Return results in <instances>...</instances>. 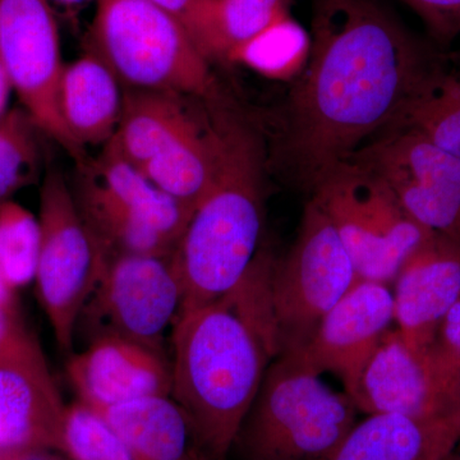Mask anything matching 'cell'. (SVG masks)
I'll return each mask as SVG.
<instances>
[{"instance_id":"obj_1","label":"cell","mask_w":460,"mask_h":460,"mask_svg":"<svg viewBox=\"0 0 460 460\" xmlns=\"http://www.w3.org/2000/svg\"><path fill=\"white\" fill-rule=\"evenodd\" d=\"M310 35L269 148L270 171L308 193L392 129L438 66L376 0H316Z\"/></svg>"},{"instance_id":"obj_2","label":"cell","mask_w":460,"mask_h":460,"mask_svg":"<svg viewBox=\"0 0 460 460\" xmlns=\"http://www.w3.org/2000/svg\"><path fill=\"white\" fill-rule=\"evenodd\" d=\"M260 253L246 278L213 304L184 311L172 332V398L186 413L208 460H226L277 356Z\"/></svg>"},{"instance_id":"obj_3","label":"cell","mask_w":460,"mask_h":460,"mask_svg":"<svg viewBox=\"0 0 460 460\" xmlns=\"http://www.w3.org/2000/svg\"><path fill=\"white\" fill-rule=\"evenodd\" d=\"M214 111V180L171 255L181 286L180 314L233 292L260 253L266 172H270L268 142L253 124L217 108V102Z\"/></svg>"},{"instance_id":"obj_4","label":"cell","mask_w":460,"mask_h":460,"mask_svg":"<svg viewBox=\"0 0 460 460\" xmlns=\"http://www.w3.org/2000/svg\"><path fill=\"white\" fill-rule=\"evenodd\" d=\"M347 393L323 383L299 350L278 354L242 422L239 460H329L357 425Z\"/></svg>"},{"instance_id":"obj_5","label":"cell","mask_w":460,"mask_h":460,"mask_svg":"<svg viewBox=\"0 0 460 460\" xmlns=\"http://www.w3.org/2000/svg\"><path fill=\"white\" fill-rule=\"evenodd\" d=\"M89 51L128 90L220 98L210 60L189 30L150 0H98Z\"/></svg>"},{"instance_id":"obj_6","label":"cell","mask_w":460,"mask_h":460,"mask_svg":"<svg viewBox=\"0 0 460 460\" xmlns=\"http://www.w3.org/2000/svg\"><path fill=\"white\" fill-rule=\"evenodd\" d=\"M310 198L328 215L359 280L389 286L434 234L405 211L385 181L353 159L323 175Z\"/></svg>"},{"instance_id":"obj_7","label":"cell","mask_w":460,"mask_h":460,"mask_svg":"<svg viewBox=\"0 0 460 460\" xmlns=\"http://www.w3.org/2000/svg\"><path fill=\"white\" fill-rule=\"evenodd\" d=\"M358 280L337 230L310 198L295 243L280 262L271 263L269 274V311L277 356L307 347L325 314Z\"/></svg>"},{"instance_id":"obj_8","label":"cell","mask_w":460,"mask_h":460,"mask_svg":"<svg viewBox=\"0 0 460 460\" xmlns=\"http://www.w3.org/2000/svg\"><path fill=\"white\" fill-rule=\"evenodd\" d=\"M39 224L38 296L58 345L69 350L78 319L98 287L108 257L84 222L62 172L45 175Z\"/></svg>"},{"instance_id":"obj_9","label":"cell","mask_w":460,"mask_h":460,"mask_svg":"<svg viewBox=\"0 0 460 460\" xmlns=\"http://www.w3.org/2000/svg\"><path fill=\"white\" fill-rule=\"evenodd\" d=\"M0 63L38 128L86 165L84 147L69 132L60 109L65 65L49 0H0Z\"/></svg>"},{"instance_id":"obj_10","label":"cell","mask_w":460,"mask_h":460,"mask_svg":"<svg viewBox=\"0 0 460 460\" xmlns=\"http://www.w3.org/2000/svg\"><path fill=\"white\" fill-rule=\"evenodd\" d=\"M349 159L385 181L420 226L460 242V157L413 129L395 128Z\"/></svg>"},{"instance_id":"obj_11","label":"cell","mask_w":460,"mask_h":460,"mask_svg":"<svg viewBox=\"0 0 460 460\" xmlns=\"http://www.w3.org/2000/svg\"><path fill=\"white\" fill-rule=\"evenodd\" d=\"M349 396L366 414L460 416V376L444 365L434 347L417 352L396 329H390L377 345Z\"/></svg>"},{"instance_id":"obj_12","label":"cell","mask_w":460,"mask_h":460,"mask_svg":"<svg viewBox=\"0 0 460 460\" xmlns=\"http://www.w3.org/2000/svg\"><path fill=\"white\" fill-rule=\"evenodd\" d=\"M93 296L105 332L160 352L163 334L181 311V286L171 256L120 255L108 260Z\"/></svg>"},{"instance_id":"obj_13","label":"cell","mask_w":460,"mask_h":460,"mask_svg":"<svg viewBox=\"0 0 460 460\" xmlns=\"http://www.w3.org/2000/svg\"><path fill=\"white\" fill-rule=\"evenodd\" d=\"M66 413L40 345L27 335L0 359V452H63Z\"/></svg>"},{"instance_id":"obj_14","label":"cell","mask_w":460,"mask_h":460,"mask_svg":"<svg viewBox=\"0 0 460 460\" xmlns=\"http://www.w3.org/2000/svg\"><path fill=\"white\" fill-rule=\"evenodd\" d=\"M393 323L394 302L387 284L358 280L325 314L299 352L320 375L330 372L341 378L349 395Z\"/></svg>"},{"instance_id":"obj_15","label":"cell","mask_w":460,"mask_h":460,"mask_svg":"<svg viewBox=\"0 0 460 460\" xmlns=\"http://www.w3.org/2000/svg\"><path fill=\"white\" fill-rule=\"evenodd\" d=\"M393 283L396 330L411 349L429 350L460 296V242L434 233Z\"/></svg>"},{"instance_id":"obj_16","label":"cell","mask_w":460,"mask_h":460,"mask_svg":"<svg viewBox=\"0 0 460 460\" xmlns=\"http://www.w3.org/2000/svg\"><path fill=\"white\" fill-rule=\"evenodd\" d=\"M66 370L80 401L93 408L172 394V367L162 353L111 332L74 354Z\"/></svg>"},{"instance_id":"obj_17","label":"cell","mask_w":460,"mask_h":460,"mask_svg":"<svg viewBox=\"0 0 460 460\" xmlns=\"http://www.w3.org/2000/svg\"><path fill=\"white\" fill-rule=\"evenodd\" d=\"M460 438V416L416 419L368 414L329 460H444Z\"/></svg>"},{"instance_id":"obj_18","label":"cell","mask_w":460,"mask_h":460,"mask_svg":"<svg viewBox=\"0 0 460 460\" xmlns=\"http://www.w3.org/2000/svg\"><path fill=\"white\" fill-rule=\"evenodd\" d=\"M95 410L137 460H208L186 413L171 395L146 396Z\"/></svg>"},{"instance_id":"obj_19","label":"cell","mask_w":460,"mask_h":460,"mask_svg":"<svg viewBox=\"0 0 460 460\" xmlns=\"http://www.w3.org/2000/svg\"><path fill=\"white\" fill-rule=\"evenodd\" d=\"M119 81L98 57L87 51L65 66L60 80V109L75 140L107 145L122 115L124 93Z\"/></svg>"},{"instance_id":"obj_20","label":"cell","mask_w":460,"mask_h":460,"mask_svg":"<svg viewBox=\"0 0 460 460\" xmlns=\"http://www.w3.org/2000/svg\"><path fill=\"white\" fill-rule=\"evenodd\" d=\"M183 98L160 91L127 90L119 124L109 142L124 159L144 171L154 157L198 122Z\"/></svg>"},{"instance_id":"obj_21","label":"cell","mask_w":460,"mask_h":460,"mask_svg":"<svg viewBox=\"0 0 460 460\" xmlns=\"http://www.w3.org/2000/svg\"><path fill=\"white\" fill-rule=\"evenodd\" d=\"M95 178L133 213L177 246L192 208L172 199L153 183L137 166L124 159L113 145H105L93 164Z\"/></svg>"},{"instance_id":"obj_22","label":"cell","mask_w":460,"mask_h":460,"mask_svg":"<svg viewBox=\"0 0 460 460\" xmlns=\"http://www.w3.org/2000/svg\"><path fill=\"white\" fill-rule=\"evenodd\" d=\"M75 201L108 259L120 255L169 257L174 251V243L115 199L95 177L84 181Z\"/></svg>"},{"instance_id":"obj_23","label":"cell","mask_w":460,"mask_h":460,"mask_svg":"<svg viewBox=\"0 0 460 460\" xmlns=\"http://www.w3.org/2000/svg\"><path fill=\"white\" fill-rule=\"evenodd\" d=\"M196 122L144 168L145 175L172 199L195 210L214 180L217 133L213 119Z\"/></svg>"},{"instance_id":"obj_24","label":"cell","mask_w":460,"mask_h":460,"mask_svg":"<svg viewBox=\"0 0 460 460\" xmlns=\"http://www.w3.org/2000/svg\"><path fill=\"white\" fill-rule=\"evenodd\" d=\"M293 0H208L198 45L210 62L233 57L272 25L290 16Z\"/></svg>"},{"instance_id":"obj_25","label":"cell","mask_w":460,"mask_h":460,"mask_svg":"<svg viewBox=\"0 0 460 460\" xmlns=\"http://www.w3.org/2000/svg\"><path fill=\"white\" fill-rule=\"evenodd\" d=\"M395 128L413 129L460 157V75L438 66L392 129Z\"/></svg>"},{"instance_id":"obj_26","label":"cell","mask_w":460,"mask_h":460,"mask_svg":"<svg viewBox=\"0 0 460 460\" xmlns=\"http://www.w3.org/2000/svg\"><path fill=\"white\" fill-rule=\"evenodd\" d=\"M310 49V32L288 16L248 42L232 63L247 66L272 80L293 81L305 68Z\"/></svg>"},{"instance_id":"obj_27","label":"cell","mask_w":460,"mask_h":460,"mask_svg":"<svg viewBox=\"0 0 460 460\" xmlns=\"http://www.w3.org/2000/svg\"><path fill=\"white\" fill-rule=\"evenodd\" d=\"M39 252V219L16 202L0 205V271L13 289L35 279Z\"/></svg>"},{"instance_id":"obj_28","label":"cell","mask_w":460,"mask_h":460,"mask_svg":"<svg viewBox=\"0 0 460 460\" xmlns=\"http://www.w3.org/2000/svg\"><path fill=\"white\" fill-rule=\"evenodd\" d=\"M63 453L72 460H137L104 416L81 401L66 407Z\"/></svg>"},{"instance_id":"obj_29","label":"cell","mask_w":460,"mask_h":460,"mask_svg":"<svg viewBox=\"0 0 460 460\" xmlns=\"http://www.w3.org/2000/svg\"><path fill=\"white\" fill-rule=\"evenodd\" d=\"M36 129L40 131L26 111H9L0 119V205L35 172Z\"/></svg>"},{"instance_id":"obj_30","label":"cell","mask_w":460,"mask_h":460,"mask_svg":"<svg viewBox=\"0 0 460 460\" xmlns=\"http://www.w3.org/2000/svg\"><path fill=\"white\" fill-rule=\"evenodd\" d=\"M419 14L438 41H452L460 33V0H402Z\"/></svg>"},{"instance_id":"obj_31","label":"cell","mask_w":460,"mask_h":460,"mask_svg":"<svg viewBox=\"0 0 460 460\" xmlns=\"http://www.w3.org/2000/svg\"><path fill=\"white\" fill-rule=\"evenodd\" d=\"M434 349L444 365L460 376V296L438 329Z\"/></svg>"},{"instance_id":"obj_32","label":"cell","mask_w":460,"mask_h":460,"mask_svg":"<svg viewBox=\"0 0 460 460\" xmlns=\"http://www.w3.org/2000/svg\"><path fill=\"white\" fill-rule=\"evenodd\" d=\"M166 9L181 21L196 42L199 30L204 21L208 0H150Z\"/></svg>"},{"instance_id":"obj_33","label":"cell","mask_w":460,"mask_h":460,"mask_svg":"<svg viewBox=\"0 0 460 460\" xmlns=\"http://www.w3.org/2000/svg\"><path fill=\"white\" fill-rule=\"evenodd\" d=\"M30 335L18 320L16 308L0 305V359Z\"/></svg>"},{"instance_id":"obj_34","label":"cell","mask_w":460,"mask_h":460,"mask_svg":"<svg viewBox=\"0 0 460 460\" xmlns=\"http://www.w3.org/2000/svg\"><path fill=\"white\" fill-rule=\"evenodd\" d=\"M0 460H63L50 449L44 447H22V449L0 452Z\"/></svg>"},{"instance_id":"obj_35","label":"cell","mask_w":460,"mask_h":460,"mask_svg":"<svg viewBox=\"0 0 460 460\" xmlns=\"http://www.w3.org/2000/svg\"><path fill=\"white\" fill-rule=\"evenodd\" d=\"M12 86L9 83L7 74H5L4 68H3L2 63H0V119L4 117L5 108H7L9 91Z\"/></svg>"},{"instance_id":"obj_36","label":"cell","mask_w":460,"mask_h":460,"mask_svg":"<svg viewBox=\"0 0 460 460\" xmlns=\"http://www.w3.org/2000/svg\"><path fill=\"white\" fill-rule=\"evenodd\" d=\"M13 299V288L9 286L0 271V305L14 307Z\"/></svg>"},{"instance_id":"obj_37","label":"cell","mask_w":460,"mask_h":460,"mask_svg":"<svg viewBox=\"0 0 460 460\" xmlns=\"http://www.w3.org/2000/svg\"><path fill=\"white\" fill-rule=\"evenodd\" d=\"M444 460H460V438L456 441V447H453L452 452L447 454Z\"/></svg>"},{"instance_id":"obj_38","label":"cell","mask_w":460,"mask_h":460,"mask_svg":"<svg viewBox=\"0 0 460 460\" xmlns=\"http://www.w3.org/2000/svg\"><path fill=\"white\" fill-rule=\"evenodd\" d=\"M53 2L58 3V4L63 5H77L83 4V3L90 2V0H53Z\"/></svg>"}]
</instances>
